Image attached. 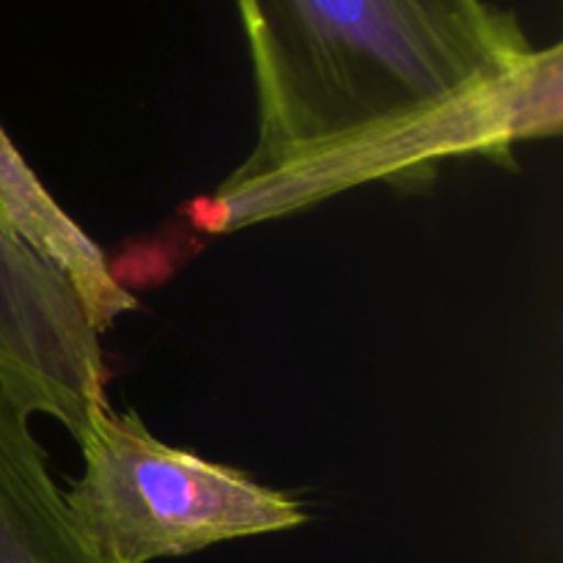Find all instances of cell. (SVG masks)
Here are the masks:
<instances>
[{
    "instance_id": "1",
    "label": "cell",
    "mask_w": 563,
    "mask_h": 563,
    "mask_svg": "<svg viewBox=\"0 0 563 563\" xmlns=\"http://www.w3.org/2000/svg\"><path fill=\"white\" fill-rule=\"evenodd\" d=\"M258 102L240 170L440 102L533 49L489 0H234Z\"/></svg>"
},
{
    "instance_id": "6",
    "label": "cell",
    "mask_w": 563,
    "mask_h": 563,
    "mask_svg": "<svg viewBox=\"0 0 563 563\" xmlns=\"http://www.w3.org/2000/svg\"><path fill=\"white\" fill-rule=\"evenodd\" d=\"M0 563H104L55 484L31 418L0 396Z\"/></svg>"
},
{
    "instance_id": "2",
    "label": "cell",
    "mask_w": 563,
    "mask_h": 563,
    "mask_svg": "<svg viewBox=\"0 0 563 563\" xmlns=\"http://www.w3.org/2000/svg\"><path fill=\"white\" fill-rule=\"evenodd\" d=\"M561 126L563 47L555 42L421 110L284 154L264 168L231 170L212 196L192 203L190 218L207 234H231L374 181L429 179L454 157L515 165L517 143L555 137Z\"/></svg>"
},
{
    "instance_id": "3",
    "label": "cell",
    "mask_w": 563,
    "mask_h": 563,
    "mask_svg": "<svg viewBox=\"0 0 563 563\" xmlns=\"http://www.w3.org/2000/svg\"><path fill=\"white\" fill-rule=\"evenodd\" d=\"M77 445L82 476L64 493L66 506L104 563L181 559L308 522L295 495L163 443L135 410L97 407Z\"/></svg>"
},
{
    "instance_id": "4",
    "label": "cell",
    "mask_w": 563,
    "mask_h": 563,
    "mask_svg": "<svg viewBox=\"0 0 563 563\" xmlns=\"http://www.w3.org/2000/svg\"><path fill=\"white\" fill-rule=\"evenodd\" d=\"M0 396L80 443L108 401L102 335L69 280L0 229Z\"/></svg>"
},
{
    "instance_id": "5",
    "label": "cell",
    "mask_w": 563,
    "mask_h": 563,
    "mask_svg": "<svg viewBox=\"0 0 563 563\" xmlns=\"http://www.w3.org/2000/svg\"><path fill=\"white\" fill-rule=\"evenodd\" d=\"M0 229L58 269L86 306L88 319L102 335L137 300L110 269L102 247L66 214L42 185L36 170L0 124Z\"/></svg>"
}]
</instances>
